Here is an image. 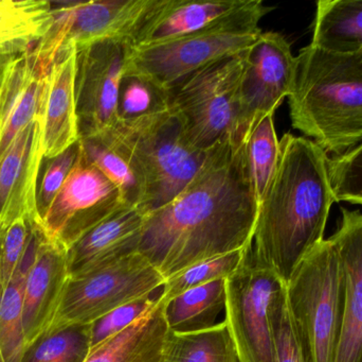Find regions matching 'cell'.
<instances>
[{"instance_id":"obj_1","label":"cell","mask_w":362,"mask_h":362,"mask_svg":"<svg viewBox=\"0 0 362 362\" xmlns=\"http://www.w3.org/2000/svg\"><path fill=\"white\" fill-rule=\"evenodd\" d=\"M257 213L246 140H228L210 151L180 195L146 215L138 253L167 280L194 264L250 246Z\"/></svg>"},{"instance_id":"obj_2","label":"cell","mask_w":362,"mask_h":362,"mask_svg":"<svg viewBox=\"0 0 362 362\" xmlns=\"http://www.w3.org/2000/svg\"><path fill=\"white\" fill-rule=\"evenodd\" d=\"M329 157L312 140L286 133L272 182L259 206L252 240L255 261L284 284L325 239L335 203Z\"/></svg>"},{"instance_id":"obj_3","label":"cell","mask_w":362,"mask_h":362,"mask_svg":"<svg viewBox=\"0 0 362 362\" xmlns=\"http://www.w3.org/2000/svg\"><path fill=\"white\" fill-rule=\"evenodd\" d=\"M287 98L293 127L325 152L339 157L356 148L362 144V51L301 49Z\"/></svg>"},{"instance_id":"obj_4","label":"cell","mask_w":362,"mask_h":362,"mask_svg":"<svg viewBox=\"0 0 362 362\" xmlns=\"http://www.w3.org/2000/svg\"><path fill=\"white\" fill-rule=\"evenodd\" d=\"M272 6L244 0L238 8L198 31L129 48L125 70L171 91L200 68L247 50L261 35L259 21Z\"/></svg>"},{"instance_id":"obj_5","label":"cell","mask_w":362,"mask_h":362,"mask_svg":"<svg viewBox=\"0 0 362 362\" xmlns=\"http://www.w3.org/2000/svg\"><path fill=\"white\" fill-rule=\"evenodd\" d=\"M285 291L310 362H334L344 319V276L333 236L302 259Z\"/></svg>"},{"instance_id":"obj_6","label":"cell","mask_w":362,"mask_h":362,"mask_svg":"<svg viewBox=\"0 0 362 362\" xmlns=\"http://www.w3.org/2000/svg\"><path fill=\"white\" fill-rule=\"evenodd\" d=\"M139 163L146 182L144 212L173 201L194 180L209 153L194 147L177 113L170 108L129 123L115 125Z\"/></svg>"},{"instance_id":"obj_7","label":"cell","mask_w":362,"mask_h":362,"mask_svg":"<svg viewBox=\"0 0 362 362\" xmlns=\"http://www.w3.org/2000/svg\"><path fill=\"white\" fill-rule=\"evenodd\" d=\"M247 50L213 62L170 91L171 106L191 144L213 150L238 137V94Z\"/></svg>"},{"instance_id":"obj_8","label":"cell","mask_w":362,"mask_h":362,"mask_svg":"<svg viewBox=\"0 0 362 362\" xmlns=\"http://www.w3.org/2000/svg\"><path fill=\"white\" fill-rule=\"evenodd\" d=\"M165 283V276L138 252L69 278L49 329L93 324L124 304L158 293Z\"/></svg>"},{"instance_id":"obj_9","label":"cell","mask_w":362,"mask_h":362,"mask_svg":"<svg viewBox=\"0 0 362 362\" xmlns=\"http://www.w3.org/2000/svg\"><path fill=\"white\" fill-rule=\"evenodd\" d=\"M284 283L255 261L252 244L226 281L225 321L240 362H276L272 310Z\"/></svg>"},{"instance_id":"obj_10","label":"cell","mask_w":362,"mask_h":362,"mask_svg":"<svg viewBox=\"0 0 362 362\" xmlns=\"http://www.w3.org/2000/svg\"><path fill=\"white\" fill-rule=\"evenodd\" d=\"M155 2L156 0L50 1L52 25L32 50L38 62L50 70L57 55L71 47L78 50L108 38L131 43Z\"/></svg>"},{"instance_id":"obj_11","label":"cell","mask_w":362,"mask_h":362,"mask_svg":"<svg viewBox=\"0 0 362 362\" xmlns=\"http://www.w3.org/2000/svg\"><path fill=\"white\" fill-rule=\"evenodd\" d=\"M129 48V40L108 38L78 49L76 104L80 138L107 131L118 123L119 87Z\"/></svg>"},{"instance_id":"obj_12","label":"cell","mask_w":362,"mask_h":362,"mask_svg":"<svg viewBox=\"0 0 362 362\" xmlns=\"http://www.w3.org/2000/svg\"><path fill=\"white\" fill-rule=\"evenodd\" d=\"M127 205L118 187L82 157L42 220L50 239L69 249L87 232Z\"/></svg>"},{"instance_id":"obj_13","label":"cell","mask_w":362,"mask_h":362,"mask_svg":"<svg viewBox=\"0 0 362 362\" xmlns=\"http://www.w3.org/2000/svg\"><path fill=\"white\" fill-rule=\"evenodd\" d=\"M296 57L278 32H262L247 49L238 94V137L243 140L253 125L274 115L293 86Z\"/></svg>"},{"instance_id":"obj_14","label":"cell","mask_w":362,"mask_h":362,"mask_svg":"<svg viewBox=\"0 0 362 362\" xmlns=\"http://www.w3.org/2000/svg\"><path fill=\"white\" fill-rule=\"evenodd\" d=\"M42 116L27 125L0 159V227L21 217L40 223L36 187L44 159Z\"/></svg>"},{"instance_id":"obj_15","label":"cell","mask_w":362,"mask_h":362,"mask_svg":"<svg viewBox=\"0 0 362 362\" xmlns=\"http://www.w3.org/2000/svg\"><path fill=\"white\" fill-rule=\"evenodd\" d=\"M69 278L67 250L42 232L25 280L23 312L25 346L52 324Z\"/></svg>"},{"instance_id":"obj_16","label":"cell","mask_w":362,"mask_h":362,"mask_svg":"<svg viewBox=\"0 0 362 362\" xmlns=\"http://www.w3.org/2000/svg\"><path fill=\"white\" fill-rule=\"evenodd\" d=\"M146 213L124 205L67 249L70 278L83 276L138 252Z\"/></svg>"},{"instance_id":"obj_17","label":"cell","mask_w":362,"mask_h":362,"mask_svg":"<svg viewBox=\"0 0 362 362\" xmlns=\"http://www.w3.org/2000/svg\"><path fill=\"white\" fill-rule=\"evenodd\" d=\"M49 72L30 49L6 70L0 93V159L32 120L42 114Z\"/></svg>"},{"instance_id":"obj_18","label":"cell","mask_w":362,"mask_h":362,"mask_svg":"<svg viewBox=\"0 0 362 362\" xmlns=\"http://www.w3.org/2000/svg\"><path fill=\"white\" fill-rule=\"evenodd\" d=\"M341 212L333 238L344 267V310L334 362H362V213Z\"/></svg>"},{"instance_id":"obj_19","label":"cell","mask_w":362,"mask_h":362,"mask_svg":"<svg viewBox=\"0 0 362 362\" xmlns=\"http://www.w3.org/2000/svg\"><path fill=\"white\" fill-rule=\"evenodd\" d=\"M76 47L62 51L51 66L42 116V154L57 157L80 140L76 104Z\"/></svg>"},{"instance_id":"obj_20","label":"cell","mask_w":362,"mask_h":362,"mask_svg":"<svg viewBox=\"0 0 362 362\" xmlns=\"http://www.w3.org/2000/svg\"><path fill=\"white\" fill-rule=\"evenodd\" d=\"M244 0H156L132 38V47L198 31L240 6Z\"/></svg>"},{"instance_id":"obj_21","label":"cell","mask_w":362,"mask_h":362,"mask_svg":"<svg viewBox=\"0 0 362 362\" xmlns=\"http://www.w3.org/2000/svg\"><path fill=\"white\" fill-rule=\"evenodd\" d=\"M82 157L103 172L120 191L127 205L144 210L146 182L139 163L116 128L80 138Z\"/></svg>"},{"instance_id":"obj_22","label":"cell","mask_w":362,"mask_h":362,"mask_svg":"<svg viewBox=\"0 0 362 362\" xmlns=\"http://www.w3.org/2000/svg\"><path fill=\"white\" fill-rule=\"evenodd\" d=\"M169 333L165 303L159 300L144 318L91 349L85 362H160Z\"/></svg>"},{"instance_id":"obj_23","label":"cell","mask_w":362,"mask_h":362,"mask_svg":"<svg viewBox=\"0 0 362 362\" xmlns=\"http://www.w3.org/2000/svg\"><path fill=\"white\" fill-rule=\"evenodd\" d=\"M42 232L40 223L35 222L21 264L8 285L0 290V351L4 362H21L25 348L23 321L25 280Z\"/></svg>"},{"instance_id":"obj_24","label":"cell","mask_w":362,"mask_h":362,"mask_svg":"<svg viewBox=\"0 0 362 362\" xmlns=\"http://www.w3.org/2000/svg\"><path fill=\"white\" fill-rule=\"evenodd\" d=\"M226 281L217 280L185 291L165 303V318L170 333L191 334L218 324L226 312Z\"/></svg>"},{"instance_id":"obj_25","label":"cell","mask_w":362,"mask_h":362,"mask_svg":"<svg viewBox=\"0 0 362 362\" xmlns=\"http://www.w3.org/2000/svg\"><path fill=\"white\" fill-rule=\"evenodd\" d=\"M53 16L46 0H0V55L33 48L50 30Z\"/></svg>"},{"instance_id":"obj_26","label":"cell","mask_w":362,"mask_h":362,"mask_svg":"<svg viewBox=\"0 0 362 362\" xmlns=\"http://www.w3.org/2000/svg\"><path fill=\"white\" fill-rule=\"evenodd\" d=\"M310 44L332 52H361L362 0L317 2Z\"/></svg>"},{"instance_id":"obj_27","label":"cell","mask_w":362,"mask_h":362,"mask_svg":"<svg viewBox=\"0 0 362 362\" xmlns=\"http://www.w3.org/2000/svg\"><path fill=\"white\" fill-rule=\"evenodd\" d=\"M160 362H240L226 321L206 331L169 333Z\"/></svg>"},{"instance_id":"obj_28","label":"cell","mask_w":362,"mask_h":362,"mask_svg":"<svg viewBox=\"0 0 362 362\" xmlns=\"http://www.w3.org/2000/svg\"><path fill=\"white\" fill-rule=\"evenodd\" d=\"M90 349V325L49 329L25 346L21 362H85Z\"/></svg>"},{"instance_id":"obj_29","label":"cell","mask_w":362,"mask_h":362,"mask_svg":"<svg viewBox=\"0 0 362 362\" xmlns=\"http://www.w3.org/2000/svg\"><path fill=\"white\" fill-rule=\"evenodd\" d=\"M246 155L257 204L272 182L280 155V140L276 136L274 115L259 118L247 133Z\"/></svg>"},{"instance_id":"obj_30","label":"cell","mask_w":362,"mask_h":362,"mask_svg":"<svg viewBox=\"0 0 362 362\" xmlns=\"http://www.w3.org/2000/svg\"><path fill=\"white\" fill-rule=\"evenodd\" d=\"M171 108L170 91L146 77L124 69L119 87L117 123H132Z\"/></svg>"},{"instance_id":"obj_31","label":"cell","mask_w":362,"mask_h":362,"mask_svg":"<svg viewBox=\"0 0 362 362\" xmlns=\"http://www.w3.org/2000/svg\"><path fill=\"white\" fill-rule=\"evenodd\" d=\"M249 247L243 250L204 259L170 276L165 280V285L161 289V301L167 303L170 300L189 289L217 280H227L242 265Z\"/></svg>"},{"instance_id":"obj_32","label":"cell","mask_w":362,"mask_h":362,"mask_svg":"<svg viewBox=\"0 0 362 362\" xmlns=\"http://www.w3.org/2000/svg\"><path fill=\"white\" fill-rule=\"evenodd\" d=\"M81 157L80 140L59 155L44 157L36 187V210L42 223L57 196L67 182Z\"/></svg>"},{"instance_id":"obj_33","label":"cell","mask_w":362,"mask_h":362,"mask_svg":"<svg viewBox=\"0 0 362 362\" xmlns=\"http://www.w3.org/2000/svg\"><path fill=\"white\" fill-rule=\"evenodd\" d=\"M272 329L276 362H310L289 310L285 285L274 302Z\"/></svg>"},{"instance_id":"obj_34","label":"cell","mask_w":362,"mask_h":362,"mask_svg":"<svg viewBox=\"0 0 362 362\" xmlns=\"http://www.w3.org/2000/svg\"><path fill=\"white\" fill-rule=\"evenodd\" d=\"M158 293L124 304L90 324L91 349L129 329L136 321L152 312L160 300L161 291Z\"/></svg>"},{"instance_id":"obj_35","label":"cell","mask_w":362,"mask_h":362,"mask_svg":"<svg viewBox=\"0 0 362 362\" xmlns=\"http://www.w3.org/2000/svg\"><path fill=\"white\" fill-rule=\"evenodd\" d=\"M329 178L336 202L362 205V144L329 159Z\"/></svg>"},{"instance_id":"obj_36","label":"cell","mask_w":362,"mask_h":362,"mask_svg":"<svg viewBox=\"0 0 362 362\" xmlns=\"http://www.w3.org/2000/svg\"><path fill=\"white\" fill-rule=\"evenodd\" d=\"M38 221L21 217L0 227V290L10 282L21 264Z\"/></svg>"},{"instance_id":"obj_37","label":"cell","mask_w":362,"mask_h":362,"mask_svg":"<svg viewBox=\"0 0 362 362\" xmlns=\"http://www.w3.org/2000/svg\"><path fill=\"white\" fill-rule=\"evenodd\" d=\"M16 57L17 55H0V93H1L4 78H6V70Z\"/></svg>"},{"instance_id":"obj_38","label":"cell","mask_w":362,"mask_h":362,"mask_svg":"<svg viewBox=\"0 0 362 362\" xmlns=\"http://www.w3.org/2000/svg\"><path fill=\"white\" fill-rule=\"evenodd\" d=\"M0 362H4V357H2L1 351H0Z\"/></svg>"}]
</instances>
